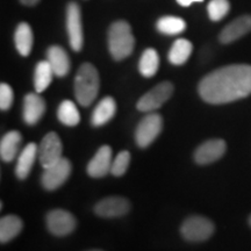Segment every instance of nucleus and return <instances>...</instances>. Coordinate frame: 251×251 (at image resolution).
Returning a JSON list of instances; mask_svg holds the SVG:
<instances>
[{
    "mask_svg": "<svg viewBox=\"0 0 251 251\" xmlns=\"http://www.w3.org/2000/svg\"><path fill=\"white\" fill-rule=\"evenodd\" d=\"M198 90L203 101L213 105L246 98L251 94V65L233 64L220 68L203 77Z\"/></svg>",
    "mask_w": 251,
    "mask_h": 251,
    "instance_id": "nucleus-1",
    "label": "nucleus"
},
{
    "mask_svg": "<svg viewBox=\"0 0 251 251\" xmlns=\"http://www.w3.org/2000/svg\"><path fill=\"white\" fill-rule=\"evenodd\" d=\"M99 74L91 63H84L75 78V96L79 105L90 106L99 92Z\"/></svg>",
    "mask_w": 251,
    "mask_h": 251,
    "instance_id": "nucleus-2",
    "label": "nucleus"
},
{
    "mask_svg": "<svg viewBox=\"0 0 251 251\" xmlns=\"http://www.w3.org/2000/svg\"><path fill=\"white\" fill-rule=\"evenodd\" d=\"M135 37L131 33L129 24L126 21H117L109 27L108 49L115 61L127 58L134 50Z\"/></svg>",
    "mask_w": 251,
    "mask_h": 251,
    "instance_id": "nucleus-3",
    "label": "nucleus"
},
{
    "mask_svg": "<svg viewBox=\"0 0 251 251\" xmlns=\"http://www.w3.org/2000/svg\"><path fill=\"white\" fill-rule=\"evenodd\" d=\"M215 226L209 219L201 215H192L181 224L180 234L185 241L192 243L205 242L213 236Z\"/></svg>",
    "mask_w": 251,
    "mask_h": 251,
    "instance_id": "nucleus-4",
    "label": "nucleus"
},
{
    "mask_svg": "<svg viewBox=\"0 0 251 251\" xmlns=\"http://www.w3.org/2000/svg\"><path fill=\"white\" fill-rule=\"evenodd\" d=\"M163 128V119L157 113H149L144 117L135 130V141L140 148H147L157 139Z\"/></svg>",
    "mask_w": 251,
    "mask_h": 251,
    "instance_id": "nucleus-5",
    "label": "nucleus"
},
{
    "mask_svg": "<svg viewBox=\"0 0 251 251\" xmlns=\"http://www.w3.org/2000/svg\"><path fill=\"white\" fill-rule=\"evenodd\" d=\"M174 93V85L170 81H163L148 91L137 101V109L143 113H151L165 103Z\"/></svg>",
    "mask_w": 251,
    "mask_h": 251,
    "instance_id": "nucleus-6",
    "label": "nucleus"
},
{
    "mask_svg": "<svg viewBox=\"0 0 251 251\" xmlns=\"http://www.w3.org/2000/svg\"><path fill=\"white\" fill-rule=\"evenodd\" d=\"M71 169L70 161L62 157L57 163L45 169L42 177H41V183L43 187L48 191L57 190L70 177Z\"/></svg>",
    "mask_w": 251,
    "mask_h": 251,
    "instance_id": "nucleus-7",
    "label": "nucleus"
},
{
    "mask_svg": "<svg viewBox=\"0 0 251 251\" xmlns=\"http://www.w3.org/2000/svg\"><path fill=\"white\" fill-rule=\"evenodd\" d=\"M46 224L48 230L57 237L70 235L77 227V220L70 212L64 209H54L47 214Z\"/></svg>",
    "mask_w": 251,
    "mask_h": 251,
    "instance_id": "nucleus-8",
    "label": "nucleus"
},
{
    "mask_svg": "<svg viewBox=\"0 0 251 251\" xmlns=\"http://www.w3.org/2000/svg\"><path fill=\"white\" fill-rule=\"evenodd\" d=\"M67 31L69 43L72 50L80 51L84 45L83 24H81L80 7L76 2H70L67 8Z\"/></svg>",
    "mask_w": 251,
    "mask_h": 251,
    "instance_id": "nucleus-9",
    "label": "nucleus"
},
{
    "mask_svg": "<svg viewBox=\"0 0 251 251\" xmlns=\"http://www.w3.org/2000/svg\"><path fill=\"white\" fill-rule=\"evenodd\" d=\"M63 144L55 131H50L43 137L39 146V161L43 169L57 163L62 158Z\"/></svg>",
    "mask_w": 251,
    "mask_h": 251,
    "instance_id": "nucleus-10",
    "label": "nucleus"
},
{
    "mask_svg": "<svg viewBox=\"0 0 251 251\" xmlns=\"http://www.w3.org/2000/svg\"><path fill=\"white\" fill-rule=\"evenodd\" d=\"M130 209V203L124 197H107L103 198L94 206L97 215L106 219L121 218L127 214Z\"/></svg>",
    "mask_w": 251,
    "mask_h": 251,
    "instance_id": "nucleus-11",
    "label": "nucleus"
},
{
    "mask_svg": "<svg viewBox=\"0 0 251 251\" xmlns=\"http://www.w3.org/2000/svg\"><path fill=\"white\" fill-rule=\"evenodd\" d=\"M227 144L224 140H208L198 147L194 151V161L200 165L211 164L225 155Z\"/></svg>",
    "mask_w": 251,
    "mask_h": 251,
    "instance_id": "nucleus-12",
    "label": "nucleus"
},
{
    "mask_svg": "<svg viewBox=\"0 0 251 251\" xmlns=\"http://www.w3.org/2000/svg\"><path fill=\"white\" fill-rule=\"evenodd\" d=\"M112 162V148L108 146H102L87 164V175L92 178L105 177L108 172H111Z\"/></svg>",
    "mask_w": 251,
    "mask_h": 251,
    "instance_id": "nucleus-13",
    "label": "nucleus"
},
{
    "mask_svg": "<svg viewBox=\"0 0 251 251\" xmlns=\"http://www.w3.org/2000/svg\"><path fill=\"white\" fill-rule=\"evenodd\" d=\"M251 31V15H242L235 19L220 33V41L224 45L235 42Z\"/></svg>",
    "mask_w": 251,
    "mask_h": 251,
    "instance_id": "nucleus-14",
    "label": "nucleus"
},
{
    "mask_svg": "<svg viewBox=\"0 0 251 251\" xmlns=\"http://www.w3.org/2000/svg\"><path fill=\"white\" fill-rule=\"evenodd\" d=\"M46 112V101L39 93H28L24 99V120L27 125H36Z\"/></svg>",
    "mask_w": 251,
    "mask_h": 251,
    "instance_id": "nucleus-15",
    "label": "nucleus"
},
{
    "mask_svg": "<svg viewBox=\"0 0 251 251\" xmlns=\"http://www.w3.org/2000/svg\"><path fill=\"white\" fill-rule=\"evenodd\" d=\"M36 157H39V147L35 143H28L21 150L18 156L17 166H15V175L19 179H26L28 177Z\"/></svg>",
    "mask_w": 251,
    "mask_h": 251,
    "instance_id": "nucleus-16",
    "label": "nucleus"
},
{
    "mask_svg": "<svg viewBox=\"0 0 251 251\" xmlns=\"http://www.w3.org/2000/svg\"><path fill=\"white\" fill-rule=\"evenodd\" d=\"M47 61L51 65L55 76L65 77L70 71V59L64 49L59 46H51L47 51Z\"/></svg>",
    "mask_w": 251,
    "mask_h": 251,
    "instance_id": "nucleus-17",
    "label": "nucleus"
},
{
    "mask_svg": "<svg viewBox=\"0 0 251 251\" xmlns=\"http://www.w3.org/2000/svg\"><path fill=\"white\" fill-rule=\"evenodd\" d=\"M21 141H23V136L18 130H11L2 136L1 142H0V156L2 161H14L20 149Z\"/></svg>",
    "mask_w": 251,
    "mask_h": 251,
    "instance_id": "nucleus-18",
    "label": "nucleus"
},
{
    "mask_svg": "<svg viewBox=\"0 0 251 251\" xmlns=\"http://www.w3.org/2000/svg\"><path fill=\"white\" fill-rule=\"evenodd\" d=\"M115 113H117V102L112 97H106V98L100 100L94 108L91 122L96 127L103 126L112 120Z\"/></svg>",
    "mask_w": 251,
    "mask_h": 251,
    "instance_id": "nucleus-19",
    "label": "nucleus"
},
{
    "mask_svg": "<svg viewBox=\"0 0 251 251\" xmlns=\"http://www.w3.org/2000/svg\"><path fill=\"white\" fill-rule=\"evenodd\" d=\"M24 228L23 220L18 215H6L0 220V242L2 244L11 242Z\"/></svg>",
    "mask_w": 251,
    "mask_h": 251,
    "instance_id": "nucleus-20",
    "label": "nucleus"
},
{
    "mask_svg": "<svg viewBox=\"0 0 251 251\" xmlns=\"http://www.w3.org/2000/svg\"><path fill=\"white\" fill-rule=\"evenodd\" d=\"M14 43L15 48L19 51V54L21 56H28L30 54L31 48H33L34 43V37H33V31L28 24L23 23L20 24L15 29L14 34Z\"/></svg>",
    "mask_w": 251,
    "mask_h": 251,
    "instance_id": "nucleus-21",
    "label": "nucleus"
},
{
    "mask_svg": "<svg viewBox=\"0 0 251 251\" xmlns=\"http://www.w3.org/2000/svg\"><path fill=\"white\" fill-rule=\"evenodd\" d=\"M193 46L186 39H178L169 51V61L174 65H183L192 54Z\"/></svg>",
    "mask_w": 251,
    "mask_h": 251,
    "instance_id": "nucleus-22",
    "label": "nucleus"
},
{
    "mask_svg": "<svg viewBox=\"0 0 251 251\" xmlns=\"http://www.w3.org/2000/svg\"><path fill=\"white\" fill-rule=\"evenodd\" d=\"M55 74L48 61L37 63L34 72V86L37 93H42L51 84Z\"/></svg>",
    "mask_w": 251,
    "mask_h": 251,
    "instance_id": "nucleus-23",
    "label": "nucleus"
},
{
    "mask_svg": "<svg viewBox=\"0 0 251 251\" xmlns=\"http://www.w3.org/2000/svg\"><path fill=\"white\" fill-rule=\"evenodd\" d=\"M159 68V56L157 51L152 48H148L144 50V52L141 56L139 62V70L140 74L143 77L150 78L155 76L156 72Z\"/></svg>",
    "mask_w": 251,
    "mask_h": 251,
    "instance_id": "nucleus-24",
    "label": "nucleus"
},
{
    "mask_svg": "<svg viewBox=\"0 0 251 251\" xmlns=\"http://www.w3.org/2000/svg\"><path fill=\"white\" fill-rule=\"evenodd\" d=\"M57 118L63 125L74 127L80 122V114L77 106L71 100H64L59 103L57 109Z\"/></svg>",
    "mask_w": 251,
    "mask_h": 251,
    "instance_id": "nucleus-25",
    "label": "nucleus"
},
{
    "mask_svg": "<svg viewBox=\"0 0 251 251\" xmlns=\"http://www.w3.org/2000/svg\"><path fill=\"white\" fill-rule=\"evenodd\" d=\"M156 28L159 33L165 34V35H178L186 29V23L181 18L169 15V17L158 19Z\"/></svg>",
    "mask_w": 251,
    "mask_h": 251,
    "instance_id": "nucleus-26",
    "label": "nucleus"
},
{
    "mask_svg": "<svg viewBox=\"0 0 251 251\" xmlns=\"http://www.w3.org/2000/svg\"><path fill=\"white\" fill-rule=\"evenodd\" d=\"M207 9L211 20L220 21L229 13L230 4L228 0H211Z\"/></svg>",
    "mask_w": 251,
    "mask_h": 251,
    "instance_id": "nucleus-27",
    "label": "nucleus"
},
{
    "mask_svg": "<svg viewBox=\"0 0 251 251\" xmlns=\"http://www.w3.org/2000/svg\"><path fill=\"white\" fill-rule=\"evenodd\" d=\"M130 163V153L127 150H122L112 162L111 174L115 177H121L127 172Z\"/></svg>",
    "mask_w": 251,
    "mask_h": 251,
    "instance_id": "nucleus-28",
    "label": "nucleus"
},
{
    "mask_svg": "<svg viewBox=\"0 0 251 251\" xmlns=\"http://www.w3.org/2000/svg\"><path fill=\"white\" fill-rule=\"evenodd\" d=\"M14 94L12 87L8 84L2 83L0 85V108L2 111H7L11 108L12 103H13Z\"/></svg>",
    "mask_w": 251,
    "mask_h": 251,
    "instance_id": "nucleus-29",
    "label": "nucleus"
},
{
    "mask_svg": "<svg viewBox=\"0 0 251 251\" xmlns=\"http://www.w3.org/2000/svg\"><path fill=\"white\" fill-rule=\"evenodd\" d=\"M203 0H177V2L179 4L180 6H184V7H188V6H191L194 2H202Z\"/></svg>",
    "mask_w": 251,
    "mask_h": 251,
    "instance_id": "nucleus-30",
    "label": "nucleus"
},
{
    "mask_svg": "<svg viewBox=\"0 0 251 251\" xmlns=\"http://www.w3.org/2000/svg\"><path fill=\"white\" fill-rule=\"evenodd\" d=\"M20 1L26 6H34V5H36L40 0H20Z\"/></svg>",
    "mask_w": 251,
    "mask_h": 251,
    "instance_id": "nucleus-31",
    "label": "nucleus"
},
{
    "mask_svg": "<svg viewBox=\"0 0 251 251\" xmlns=\"http://www.w3.org/2000/svg\"><path fill=\"white\" fill-rule=\"evenodd\" d=\"M89 251H102V250H99V249H92V250H89Z\"/></svg>",
    "mask_w": 251,
    "mask_h": 251,
    "instance_id": "nucleus-32",
    "label": "nucleus"
},
{
    "mask_svg": "<svg viewBox=\"0 0 251 251\" xmlns=\"http://www.w3.org/2000/svg\"><path fill=\"white\" fill-rule=\"evenodd\" d=\"M249 224H250V226H251V215H250V218H249Z\"/></svg>",
    "mask_w": 251,
    "mask_h": 251,
    "instance_id": "nucleus-33",
    "label": "nucleus"
}]
</instances>
